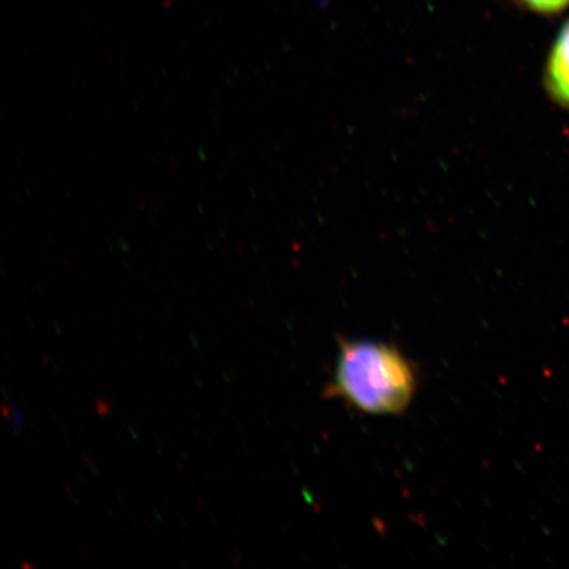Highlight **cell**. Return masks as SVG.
<instances>
[{"label": "cell", "mask_w": 569, "mask_h": 569, "mask_svg": "<svg viewBox=\"0 0 569 569\" xmlns=\"http://www.w3.org/2000/svg\"><path fill=\"white\" fill-rule=\"evenodd\" d=\"M416 391V376L405 356L376 341H343L336 377L327 393L376 416L408 409Z\"/></svg>", "instance_id": "1"}, {"label": "cell", "mask_w": 569, "mask_h": 569, "mask_svg": "<svg viewBox=\"0 0 569 569\" xmlns=\"http://www.w3.org/2000/svg\"><path fill=\"white\" fill-rule=\"evenodd\" d=\"M546 87L553 101L569 110V19L551 48Z\"/></svg>", "instance_id": "2"}, {"label": "cell", "mask_w": 569, "mask_h": 569, "mask_svg": "<svg viewBox=\"0 0 569 569\" xmlns=\"http://www.w3.org/2000/svg\"><path fill=\"white\" fill-rule=\"evenodd\" d=\"M517 2L526 9L543 13V16H555V13L565 11L569 6V0H517Z\"/></svg>", "instance_id": "3"}]
</instances>
